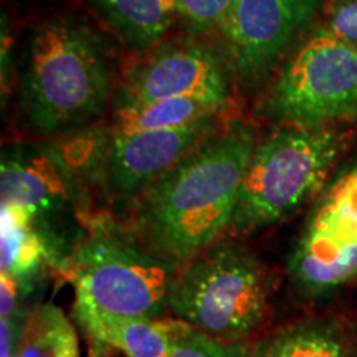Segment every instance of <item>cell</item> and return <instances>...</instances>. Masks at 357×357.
<instances>
[{
  "instance_id": "cell-10",
  "label": "cell",
  "mask_w": 357,
  "mask_h": 357,
  "mask_svg": "<svg viewBox=\"0 0 357 357\" xmlns=\"http://www.w3.org/2000/svg\"><path fill=\"white\" fill-rule=\"evenodd\" d=\"M229 77L217 55L199 45H177L155 52L134 66L123 88V105L169 98L230 100Z\"/></svg>"
},
{
  "instance_id": "cell-1",
  "label": "cell",
  "mask_w": 357,
  "mask_h": 357,
  "mask_svg": "<svg viewBox=\"0 0 357 357\" xmlns=\"http://www.w3.org/2000/svg\"><path fill=\"white\" fill-rule=\"evenodd\" d=\"M257 136L227 123L141 194L136 229L147 250L181 268L230 230Z\"/></svg>"
},
{
  "instance_id": "cell-13",
  "label": "cell",
  "mask_w": 357,
  "mask_h": 357,
  "mask_svg": "<svg viewBox=\"0 0 357 357\" xmlns=\"http://www.w3.org/2000/svg\"><path fill=\"white\" fill-rule=\"evenodd\" d=\"M88 3L134 50L158 43L181 17L177 0H88Z\"/></svg>"
},
{
  "instance_id": "cell-7",
  "label": "cell",
  "mask_w": 357,
  "mask_h": 357,
  "mask_svg": "<svg viewBox=\"0 0 357 357\" xmlns=\"http://www.w3.org/2000/svg\"><path fill=\"white\" fill-rule=\"evenodd\" d=\"M288 270L310 294L331 291L357 276V160L316 204Z\"/></svg>"
},
{
  "instance_id": "cell-18",
  "label": "cell",
  "mask_w": 357,
  "mask_h": 357,
  "mask_svg": "<svg viewBox=\"0 0 357 357\" xmlns=\"http://www.w3.org/2000/svg\"><path fill=\"white\" fill-rule=\"evenodd\" d=\"M167 357H255V352L243 341H223L177 321Z\"/></svg>"
},
{
  "instance_id": "cell-5",
  "label": "cell",
  "mask_w": 357,
  "mask_h": 357,
  "mask_svg": "<svg viewBox=\"0 0 357 357\" xmlns=\"http://www.w3.org/2000/svg\"><path fill=\"white\" fill-rule=\"evenodd\" d=\"M70 270L75 301L113 314L160 319L169 311L178 268L96 218L75 245Z\"/></svg>"
},
{
  "instance_id": "cell-15",
  "label": "cell",
  "mask_w": 357,
  "mask_h": 357,
  "mask_svg": "<svg viewBox=\"0 0 357 357\" xmlns=\"http://www.w3.org/2000/svg\"><path fill=\"white\" fill-rule=\"evenodd\" d=\"M231 102L202 98H169L137 105H121L111 134H132L189 126L205 119H222Z\"/></svg>"
},
{
  "instance_id": "cell-12",
  "label": "cell",
  "mask_w": 357,
  "mask_h": 357,
  "mask_svg": "<svg viewBox=\"0 0 357 357\" xmlns=\"http://www.w3.org/2000/svg\"><path fill=\"white\" fill-rule=\"evenodd\" d=\"M73 316L93 344L109 347L124 357H167L177 324V319L113 314L79 301H75Z\"/></svg>"
},
{
  "instance_id": "cell-9",
  "label": "cell",
  "mask_w": 357,
  "mask_h": 357,
  "mask_svg": "<svg viewBox=\"0 0 357 357\" xmlns=\"http://www.w3.org/2000/svg\"><path fill=\"white\" fill-rule=\"evenodd\" d=\"M222 126V119H205L160 131L109 132L102 184L118 197L141 195Z\"/></svg>"
},
{
  "instance_id": "cell-14",
  "label": "cell",
  "mask_w": 357,
  "mask_h": 357,
  "mask_svg": "<svg viewBox=\"0 0 357 357\" xmlns=\"http://www.w3.org/2000/svg\"><path fill=\"white\" fill-rule=\"evenodd\" d=\"M58 257V245L24 213L2 207L0 268L2 273L32 287L45 265Z\"/></svg>"
},
{
  "instance_id": "cell-22",
  "label": "cell",
  "mask_w": 357,
  "mask_h": 357,
  "mask_svg": "<svg viewBox=\"0 0 357 357\" xmlns=\"http://www.w3.org/2000/svg\"><path fill=\"white\" fill-rule=\"evenodd\" d=\"M25 323L20 326L19 316L15 314L0 321V357H15Z\"/></svg>"
},
{
  "instance_id": "cell-19",
  "label": "cell",
  "mask_w": 357,
  "mask_h": 357,
  "mask_svg": "<svg viewBox=\"0 0 357 357\" xmlns=\"http://www.w3.org/2000/svg\"><path fill=\"white\" fill-rule=\"evenodd\" d=\"M235 0H177L181 17L205 32L223 30Z\"/></svg>"
},
{
  "instance_id": "cell-21",
  "label": "cell",
  "mask_w": 357,
  "mask_h": 357,
  "mask_svg": "<svg viewBox=\"0 0 357 357\" xmlns=\"http://www.w3.org/2000/svg\"><path fill=\"white\" fill-rule=\"evenodd\" d=\"M32 287L12 276L0 273V316L10 318L17 314V307L20 305L22 296L29 293Z\"/></svg>"
},
{
  "instance_id": "cell-6",
  "label": "cell",
  "mask_w": 357,
  "mask_h": 357,
  "mask_svg": "<svg viewBox=\"0 0 357 357\" xmlns=\"http://www.w3.org/2000/svg\"><path fill=\"white\" fill-rule=\"evenodd\" d=\"M263 109L281 126L356 121L357 45L316 30L276 78Z\"/></svg>"
},
{
  "instance_id": "cell-20",
  "label": "cell",
  "mask_w": 357,
  "mask_h": 357,
  "mask_svg": "<svg viewBox=\"0 0 357 357\" xmlns=\"http://www.w3.org/2000/svg\"><path fill=\"white\" fill-rule=\"evenodd\" d=\"M326 33L357 45V0H328L324 8Z\"/></svg>"
},
{
  "instance_id": "cell-8",
  "label": "cell",
  "mask_w": 357,
  "mask_h": 357,
  "mask_svg": "<svg viewBox=\"0 0 357 357\" xmlns=\"http://www.w3.org/2000/svg\"><path fill=\"white\" fill-rule=\"evenodd\" d=\"M321 0H235L223 26L234 70L242 79L266 73L311 24Z\"/></svg>"
},
{
  "instance_id": "cell-17",
  "label": "cell",
  "mask_w": 357,
  "mask_h": 357,
  "mask_svg": "<svg viewBox=\"0 0 357 357\" xmlns=\"http://www.w3.org/2000/svg\"><path fill=\"white\" fill-rule=\"evenodd\" d=\"M15 357H79L77 328L53 303L38 306L26 318Z\"/></svg>"
},
{
  "instance_id": "cell-23",
  "label": "cell",
  "mask_w": 357,
  "mask_h": 357,
  "mask_svg": "<svg viewBox=\"0 0 357 357\" xmlns=\"http://www.w3.org/2000/svg\"><path fill=\"white\" fill-rule=\"evenodd\" d=\"M96 346H98V351L96 352L93 351L91 354H89V357H101V352H102V349H105V347L100 346V344H96Z\"/></svg>"
},
{
  "instance_id": "cell-3",
  "label": "cell",
  "mask_w": 357,
  "mask_h": 357,
  "mask_svg": "<svg viewBox=\"0 0 357 357\" xmlns=\"http://www.w3.org/2000/svg\"><path fill=\"white\" fill-rule=\"evenodd\" d=\"M347 142L349 134L336 126L291 124L257 142L230 230L252 234L296 212L323 189Z\"/></svg>"
},
{
  "instance_id": "cell-4",
  "label": "cell",
  "mask_w": 357,
  "mask_h": 357,
  "mask_svg": "<svg viewBox=\"0 0 357 357\" xmlns=\"http://www.w3.org/2000/svg\"><path fill=\"white\" fill-rule=\"evenodd\" d=\"M265 271L247 248L217 242L177 270L169 311L177 321L223 341H243L268 307Z\"/></svg>"
},
{
  "instance_id": "cell-11",
  "label": "cell",
  "mask_w": 357,
  "mask_h": 357,
  "mask_svg": "<svg viewBox=\"0 0 357 357\" xmlns=\"http://www.w3.org/2000/svg\"><path fill=\"white\" fill-rule=\"evenodd\" d=\"M0 184L2 207L22 212L55 240L47 225L68 207L73 197L71 174L55 151L19 147L3 153Z\"/></svg>"
},
{
  "instance_id": "cell-16",
  "label": "cell",
  "mask_w": 357,
  "mask_h": 357,
  "mask_svg": "<svg viewBox=\"0 0 357 357\" xmlns=\"http://www.w3.org/2000/svg\"><path fill=\"white\" fill-rule=\"evenodd\" d=\"M255 357H352L341 328L333 321L287 326L253 346Z\"/></svg>"
},
{
  "instance_id": "cell-2",
  "label": "cell",
  "mask_w": 357,
  "mask_h": 357,
  "mask_svg": "<svg viewBox=\"0 0 357 357\" xmlns=\"http://www.w3.org/2000/svg\"><path fill=\"white\" fill-rule=\"evenodd\" d=\"M111 66L89 26L55 19L35 30L22 77L20 105L26 123L43 136L84 126L108 101Z\"/></svg>"
}]
</instances>
